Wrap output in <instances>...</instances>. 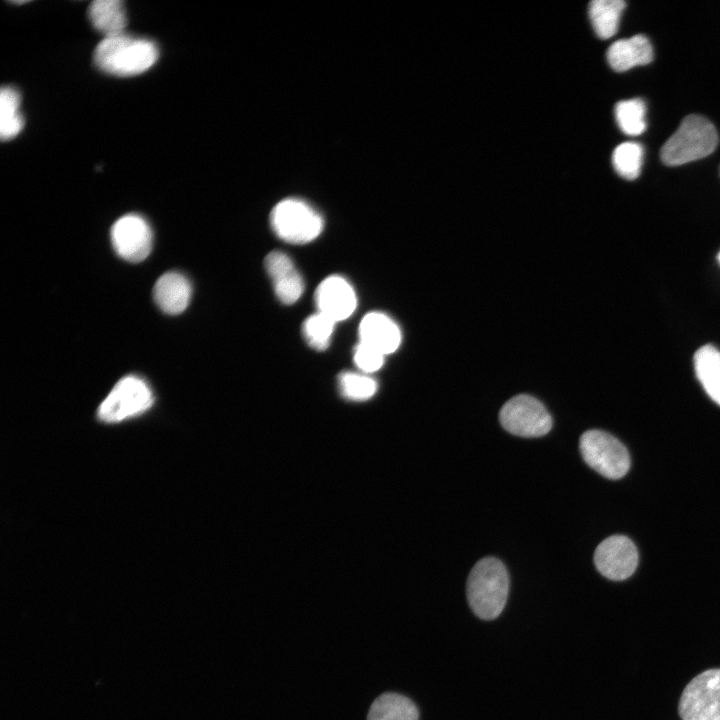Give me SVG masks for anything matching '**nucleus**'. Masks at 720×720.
Listing matches in <instances>:
<instances>
[{"mask_svg":"<svg viewBox=\"0 0 720 720\" xmlns=\"http://www.w3.org/2000/svg\"><path fill=\"white\" fill-rule=\"evenodd\" d=\"M152 230L140 215L127 214L119 218L111 228V240L117 254L130 262H140L152 248Z\"/></svg>","mask_w":720,"mask_h":720,"instance_id":"9","label":"nucleus"},{"mask_svg":"<svg viewBox=\"0 0 720 720\" xmlns=\"http://www.w3.org/2000/svg\"><path fill=\"white\" fill-rule=\"evenodd\" d=\"M191 292V284L183 274L167 272L156 281L153 295L163 312L176 315L187 308Z\"/></svg>","mask_w":720,"mask_h":720,"instance_id":"14","label":"nucleus"},{"mask_svg":"<svg viewBox=\"0 0 720 720\" xmlns=\"http://www.w3.org/2000/svg\"><path fill=\"white\" fill-rule=\"evenodd\" d=\"M158 56V47L153 41L122 33L104 37L94 50L93 60L105 73L134 76L150 69Z\"/></svg>","mask_w":720,"mask_h":720,"instance_id":"1","label":"nucleus"},{"mask_svg":"<svg viewBox=\"0 0 720 720\" xmlns=\"http://www.w3.org/2000/svg\"><path fill=\"white\" fill-rule=\"evenodd\" d=\"M696 376L709 397L720 406V351L704 345L694 355Z\"/></svg>","mask_w":720,"mask_h":720,"instance_id":"18","label":"nucleus"},{"mask_svg":"<svg viewBox=\"0 0 720 720\" xmlns=\"http://www.w3.org/2000/svg\"><path fill=\"white\" fill-rule=\"evenodd\" d=\"M359 338L361 343L387 355L399 347L401 332L386 314L371 312L364 316L359 325Z\"/></svg>","mask_w":720,"mask_h":720,"instance_id":"13","label":"nucleus"},{"mask_svg":"<svg viewBox=\"0 0 720 720\" xmlns=\"http://www.w3.org/2000/svg\"><path fill=\"white\" fill-rule=\"evenodd\" d=\"M278 299L287 305L295 303L303 294L304 282L288 255L270 252L264 261Z\"/></svg>","mask_w":720,"mask_h":720,"instance_id":"12","label":"nucleus"},{"mask_svg":"<svg viewBox=\"0 0 720 720\" xmlns=\"http://www.w3.org/2000/svg\"><path fill=\"white\" fill-rule=\"evenodd\" d=\"M611 68L622 72L653 60V48L647 37L638 34L628 39L615 41L607 51Z\"/></svg>","mask_w":720,"mask_h":720,"instance_id":"15","label":"nucleus"},{"mask_svg":"<svg viewBox=\"0 0 720 720\" xmlns=\"http://www.w3.org/2000/svg\"><path fill=\"white\" fill-rule=\"evenodd\" d=\"M499 421L506 431L520 437H541L552 428V418L545 406L527 394L509 399L499 412Z\"/></svg>","mask_w":720,"mask_h":720,"instance_id":"7","label":"nucleus"},{"mask_svg":"<svg viewBox=\"0 0 720 720\" xmlns=\"http://www.w3.org/2000/svg\"><path fill=\"white\" fill-rule=\"evenodd\" d=\"M579 449L584 461L606 478H622L630 468V457L625 446L602 430L584 432L579 440Z\"/></svg>","mask_w":720,"mask_h":720,"instance_id":"5","label":"nucleus"},{"mask_svg":"<svg viewBox=\"0 0 720 720\" xmlns=\"http://www.w3.org/2000/svg\"><path fill=\"white\" fill-rule=\"evenodd\" d=\"M678 712L682 720H720V668L701 672L686 685Z\"/></svg>","mask_w":720,"mask_h":720,"instance_id":"6","label":"nucleus"},{"mask_svg":"<svg viewBox=\"0 0 720 720\" xmlns=\"http://www.w3.org/2000/svg\"><path fill=\"white\" fill-rule=\"evenodd\" d=\"M419 711L408 697L387 692L378 696L370 706L367 720H418Z\"/></svg>","mask_w":720,"mask_h":720,"instance_id":"17","label":"nucleus"},{"mask_svg":"<svg viewBox=\"0 0 720 720\" xmlns=\"http://www.w3.org/2000/svg\"><path fill=\"white\" fill-rule=\"evenodd\" d=\"M625 5L622 0H594L590 2L589 17L599 38L608 39L617 32Z\"/></svg>","mask_w":720,"mask_h":720,"instance_id":"19","label":"nucleus"},{"mask_svg":"<svg viewBox=\"0 0 720 720\" xmlns=\"http://www.w3.org/2000/svg\"><path fill=\"white\" fill-rule=\"evenodd\" d=\"M646 105L640 98L623 100L615 106V117L623 133L636 136L646 129Z\"/></svg>","mask_w":720,"mask_h":720,"instance_id":"21","label":"nucleus"},{"mask_svg":"<svg viewBox=\"0 0 720 720\" xmlns=\"http://www.w3.org/2000/svg\"><path fill=\"white\" fill-rule=\"evenodd\" d=\"M335 324L333 319L317 312L304 321L303 336L314 350L324 351L330 344Z\"/></svg>","mask_w":720,"mask_h":720,"instance_id":"23","label":"nucleus"},{"mask_svg":"<svg viewBox=\"0 0 720 720\" xmlns=\"http://www.w3.org/2000/svg\"><path fill=\"white\" fill-rule=\"evenodd\" d=\"M718 259H719V261H720V253H719V255H718Z\"/></svg>","mask_w":720,"mask_h":720,"instance_id":"26","label":"nucleus"},{"mask_svg":"<svg viewBox=\"0 0 720 720\" xmlns=\"http://www.w3.org/2000/svg\"><path fill=\"white\" fill-rule=\"evenodd\" d=\"M315 303L318 312L338 322L347 319L354 312L357 299L353 287L346 279L331 275L318 285Z\"/></svg>","mask_w":720,"mask_h":720,"instance_id":"11","label":"nucleus"},{"mask_svg":"<svg viewBox=\"0 0 720 720\" xmlns=\"http://www.w3.org/2000/svg\"><path fill=\"white\" fill-rule=\"evenodd\" d=\"M88 17L94 28L105 37L124 33L127 24L125 6L119 0H96L88 8Z\"/></svg>","mask_w":720,"mask_h":720,"instance_id":"16","label":"nucleus"},{"mask_svg":"<svg viewBox=\"0 0 720 720\" xmlns=\"http://www.w3.org/2000/svg\"><path fill=\"white\" fill-rule=\"evenodd\" d=\"M594 563L597 570L610 580L627 579L638 565L637 548L626 536H610L597 546Z\"/></svg>","mask_w":720,"mask_h":720,"instance_id":"10","label":"nucleus"},{"mask_svg":"<svg viewBox=\"0 0 720 720\" xmlns=\"http://www.w3.org/2000/svg\"><path fill=\"white\" fill-rule=\"evenodd\" d=\"M717 144L718 134L713 124L703 116L691 114L664 143L660 157L664 164L678 166L708 156Z\"/></svg>","mask_w":720,"mask_h":720,"instance_id":"3","label":"nucleus"},{"mask_svg":"<svg viewBox=\"0 0 720 720\" xmlns=\"http://www.w3.org/2000/svg\"><path fill=\"white\" fill-rule=\"evenodd\" d=\"M271 226L274 233L291 244H306L322 232L324 222L321 215L306 202L288 198L280 201L271 212Z\"/></svg>","mask_w":720,"mask_h":720,"instance_id":"4","label":"nucleus"},{"mask_svg":"<svg viewBox=\"0 0 720 720\" xmlns=\"http://www.w3.org/2000/svg\"><path fill=\"white\" fill-rule=\"evenodd\" d=\"M384 357L381 352L361 342L354 349V362L365 373L379 370L384 363Z\"/></svg>","mask_w":720,"mask_h":720,"instance_id":"25","label":"nucleus"},{"mask_svg":"<svg viewBox=\"0 0 720 720\" xmlns=\"http://www.w3.org/2000/svg\"><path fill=\"white\" fill-rule=\"evenodd\" d=\"M343 397L352 401L370 399L377 391V382L372 377L355 372H343L338 377Z\"/></svg>","mask_w":720,"mask_h":720,"instance_id":"24","label":"nucleus"},{"mask_svg":"<svg viewBox=\"0 0 720 720\" xmlns=\"http://www.w3.org/2000/svg\"><path fill=\"white\" fill-rule=\"evenodd\" d=\"M642 160L643 147L635 142L621 143L612 154L615 171L627 180H634L639 176Z\"/></svg>","mask_w":720,"mask_h":720,"instance_id":"22","label":"nucleus"},{"mask_svg":"<svg viewBox=\"0 0 720 720\" xmlns=\"http://www.w3.org/2000/svg\"><path fill=\"white\" fill-rule=\"evenodd\" d=\"M509 592V575L497 558L485 557L471 569L466 595L473 613L482 620H493L503 611Z\"/></svg>","mask_w":720,"mask_h":720,"instance_id":"2","label":"nucleus"},{"mask_svg":"<svg viewBox=\"0 0 720 720\" xmlns=\"http://www.w3.org/2000/svg\"><path fill=\"white\" fill-rule=\"evenodd\" d=\"M153 393L147 383L136 376L119 380L98 409L103 422H119L146 411L153 404Z\"/></svg>","mask_w":720,"mask_h":720,"instance_id":"8","label":"nucleus"},{"mask_svg":"<svg viewBox=\"0 0 720 720\" xmlns=\"http://www.w3.org/2000/svg\"><path fill=\"white\" fill-rule=\"evenodd\" d=\"M19 92L11 86H3L0 92V136L3 141L16 137L23 128Z\"/></svg>","mask_w":720,"mask_h":720,"instance_id":"20","label":"nucleus"}]
</instances>
